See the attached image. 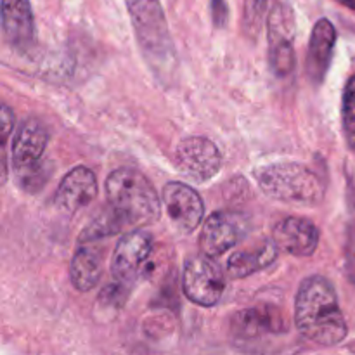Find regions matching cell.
<instances>
[{"label":"cell","instance_id":"484cf974","mask_svg":"<svg viewBox=\"0 0 355 355\" xmlns=\"http://www.w3.org/2000/svg\"><path fill=\"white\" fill-rule=\"evenodd\" d=\"M14 123H16V116H14V113L10 111V107L7 106V104H3L2 106V151H3V156H6L7 139H9V135L12 134Z\"/></svg>","mask_w":355,"mask_h":355},{"label":"cell","instance_id":"9c48e42d","mask_svg":"<svg viewBox=\"0 0 355 355\" xmlns=\"http://www.w3.org/2000/svg\"><path fill=\"white\" fill-rule=\"evenodd\" d=\"M175 165L184 177L198 184L214 179L222 168V155L210 139L191 135L175 149Z\"/></svg>","mask_w":355,"mask_h":355},{"label":"cell","instance_id":"8992f818","mask_svg":"<svg viewBox=\"0 0 355 355\" xmlns=\"http://www.w3.org/2000/svg\"><path fill=\"white\" fill-rule=\"evenodd\" d=\"M182 291L186 298L200 307H214L220 302L227 281L214 257H189L182 269Z\"/></svg>","mask_w":355,"mask_h":355},{"label":"cell","instance_id":"9a60e30c","mask_svg":"<svg viewBox=\"0 0 355 355\" xmlns=\"http://www.w3.org/2000/svg\"><path fill=\"white\" fill-rule=\"evenodd\" d=\"M231 328L236 336L246 340L288 331L283 312L274 305H259L236 312L231 319Z\"/></svg>","mask_w":355,"mask_h":355},{"label":"cell","instance_id":"d6986e66","mask_svg":"<svg viewBox=\"0 0 355 355\" xmlns=\"http://www.w3.org/2000/svg\"><path fill=\"white\" fill-rule=\"evenodd\" d=\"M127 229L128 225L125 224L123 218L107 205L82 229L78 236V243H97L121 231H127Z\"/></svg>","mask_w":355,"mask_h":355},{"label":"cell","instance_id":"2e32d148","mask_svg":"<svg viewBox=\"0 0 355 355\" xmlns=\"http://www.w3.org/2000/svg\"><path fill=\"white\" fill-rule=\"evenodd\" d=\"M49 144V130L38 118H26L17 128L12 139V170L26 168L44 158L45 148Z\"/></svg>","mask_w":355,"mask_h":355},{"label":"cell","instance_id":"5b68a950","mask_svg":"<svg viewBox=\"0 0 355 355\" xmlns=\"http://www.w3.org/2000/svg\"><path fill=\"white\" fill-rule=\"evenodd\" d=\"M295 35L297 23L293 9L286 0H276L267 16V55L270 71L276 78H290L295 73Z\"/></svg>","mask_w":355,"mask_h":355},{"label":"cell","instance_id":"4fadbf2b","mask_svg":"<svg viewBox=\"0 0 355 355\" xmlns=\"http://www.w3.org/2000/svg\"><path fill=\"white\" fill-rule=\"evenodd\" d=\"M2 33L19 54L35 45V16L30 0H2Z\"/></svg>","mask_w":355,"mask_h":355},{"label":"cell","instance_id":"6da1fadb","mask_svg":"<svg viewBox=\"0 0 355 355\" xmlns=\"http://www.w3.org/2000/svg\"><path fill=\"white\" fill-rule=\"evenodd\" d=\"M295 326L319 347H335L347 338L349 328L338 293L328 277L314 274L302 281L295 298Z\"/></svg>","mask_w":355,"mask_h":355},{"label":"cell","instance_id":"3957f363","mask_svg":"<svg viewBox=\"0 0 355 355\" xmlns=\"http://www.w3.org/2000/svg\"><path fill=\"white\" fill-rule=\"evenodd\" d=\"M107 205L120 215L128 229L146 227L162 217V201L151 180L135 168H116L106 179Z\"/></svg>","mask_w":355,"mask_h":355},{"label":"cell","instance_id":"5bb4252c","mask_svg":"<svg viewBox=\"0 0 355 355\" xmlns=\"http://www.w3.org/2000/svg\"><path fill=\"white\" fill-rule=\"evenodd\" d=\"M97 196L96 173L87 166H75L69 170L59 182L55 191L54 203L64 214H76L82 208L89 207Z\"/></svg>","mask_w":355,"mask_h":355},{"label":"cell","instance_id":"30bf717a","mask_svg":"<svg viewBox=\"0 0 355 355\" xmlns=\"http://www.w3.org/2000/svg\"><path fill=\"white\" fill-rule=\"evenodd\" d=\"M163 205L177 231L191 234L205 217V203L196 189L184 182H168L163 187Z\"/></svg>","mask_w":355,"mask_h":355},{"label":"cell","instance_id":"7402d4cb","mask_svg":"<svg viewBox=\"0 0 355 355\" xmlns=\"http://www.w3.org/2000/svg\"><path fill=\"white\" fill-rule=\"evenodd\" d=\"M342 125L345 141L355 155V73L345 83L342 97Z\"/></svg>","mask_w":355,"mask_h":355},{"label":"cell","instance_id":"277c9868","mask_svg":"<svg viewBox=\"0 0 355 355\" xmlns=\"http://www.w3.org/2000/svg\"><path fill=\"white\" fill-rule=\"evenodd\" d=\"M253 179L266 196L281 203L318 207L326 196L322 177L302 163L276 162L257 166Z\"/></svg>","mask_w":355,"mask_h":355},{"label":"cell","instance_id":"cb8c5ba5","mask_svg":"<svg viewBox=\"0 0 355 355\" xmlns=\"http://www.w3.org/2000/svg\"><path fill=\"white\" fill-rule=\"evenodd\" d=\"M345 276L355 284V218L347 227L345 239Z\"/></svg>","mask_w":355,"mask_h":355},{"label":"cell","instance_id":"ba28073f","mask_svg":"<svg viewBox=\"0 0 355 355\" xmlns=\"http://www.w3.org/2000/svg\"><path fill=\"white\" fill-rule=\"evenodd\" d=\"M252 222L241 211L218 210L205 220L200 234V248L208 257H220L245 241Z\"/></svg>","mask_w":355,"mask_h":355},{"label":"cell","instance_id":"ffe728a7","mask_svg":"<svg viewBox=\"0 0 355 355\" xmlns=\"http://www.w3.org/2000/svg\"><path fill=\"white\" fill-rule=\"evenodd\" d=\"M14 172H16L17 186H19L24 193L35 194L47 186L52 173H54V165H52L51 159L42 158L40 162L33 163V165L26 166V168L14 170Z\"/></svg>","mask_w":355,"mask_h":355},{"label":"cell","instance_id":"4316f807","mask_svg":"<svg viewBox=\"0 0 355 355\" xmlns=\"http://www.w3.org/2000/svg\"><path fill=\"white\" fill-rule=\"evenodd\" d=\"M335 2H338L340 6L347 7V9L355 10V0H335Z\"/></svg>","mask_w":355,"mask_h":355},{"label":"cell","instance_id":"e0dca14e","mask_svg":"<svg viewBox=\"0 0 355 355\" xmlns=\"http://www.w3.org/2000/svg\"><path fill=\"white\" fill-rule=\"evenodd\" d=\"M104 270V252L94 243H78L71 263L69 281L78 291H90L99 284Z\"/></svg>","mask_w":355,"mask_h":355},{"label":"cell","instance_id":"52a82bcc","mask_svg":"<svg viewBox=\"0 0 355 355\" xmlns=\"http://www.w3.org/2000/svg\"><path fill=\"white\" fill-rule=\"evenodd\" d=\"M155 252V238L142 227L127 232L114 246L111 255L113 279L135 284L149 272L151 257Z\"/></svg>","mask_w":355,"mask_h":355},{"label":"cell","instance_id":"7a4b0ae2","mask_svg":"<svg viewBox=\"0 0 355 355\" xmlns=\"http://www.w3.org/2000/svg\"><path fill=\"white\" fill-rule=\"evenodd\" d=\"M142 58L163 82L177 71V52L162 0H125Z\"/></svg>","mask_w":355,"mask_h":355},{"label":"cell","instance_id":"44dd1931","mask_svg":"<svg viewBox=\"0 0 355 355\" xmlns=\"http://www.w3.org/2000/svg\"><path fill=\"white\" fill-rule=\"evenodd\" d=\"M132 290H134V284L113 279L101 290L99 297H97V311L101 314H110V312L116 314L125 307V304L130 298Z\"/></svg>","mask_w":355,"mask_h":355},{"label":"cell","instance_id":"8fae6325","mask_svg":"<svg viewBox=\"0 0 355 355\" xmlns=\"http://www.w3.org/2000/svg\"><path fill=\"white\" fill-rule=\"evenodd\" d=\"M272 239L283 252L293 257L314 255L321 239V231L312 220L305 217H284L274 225Z\"/></svg>","mask_w":355,"mask_h":355},{"label":"cell","instance_id":"d4e9b609","mask_svg":"<svg viewBox=\"0 0 355 355\" xmlns=\"http://www.w3.org/2000/svg\"><path fill=\"white\" fill-rule=\"evenodd\" d=\"M211 21L217 28H225L229 21V7L227 0H210Z\"/></svg>","mask_w":355,"mask_h":355},{"label":"cell","instance_id":"ac0fdd59","mask_svg":"<svg viewBox=\"0 0 355 355\" xmlns=\"http://www.w3.org/2000/svg\"><path fill=\"white\" fill-rule=\"evenodd\" d=\"M277 248L274 239L263 238L253 243L250 248L232 253L227 260V272L234 279H245L252 274L266 270L277 260Z\"/></svg>","mask_w":355,"mask_h":355},{"label":"cell","instance_id":"603a6c76","mask_svg":"<svg viewBox=\"0 0 355 355\" xmlns=\"http://www.w3.org/2000/svg\"><path fill=\"white\" fill-rule=\"evenodd\" d=\"M270 0H245V10H243V28L246 37L255 40L262 31L263 17L269 9Z\"/></svg>","mask_w":355,"mask_h":355},{"label":"cell","instance_id":"7c38bea8","mask_svg":"<svg viewBox=\"0 0 355 355\" xmlns=\"http://www.w3.org/2000/svg\"><path fill=\"white\" fill-rule=\"evenodd\" d=\"M336 45V28L328 17H321L314 24L309 40L307 58H305V75L314 87L322 85L331 66Z\"/></svg>","mask_w":355,"mask_h":355}]
</instances>
